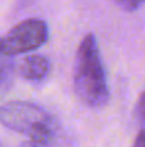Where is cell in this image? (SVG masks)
Wrapping results in <instances>:
<instances>
[{"label":"cell","mask_w":145,"mask_h":147,"mask_svg":"<svg viewBox=\"0 0 145 147\" xmlns=\"http://www.w3.org/2000/svg\"><path fill=\"white\" fill-rule=\"evenodd\" d=\"M74 92L83 104L91 109L104 107L110 98L105 69L101 60L98 42L88 33L80 42L74 63Z\"/></svg>","instance_id":"1"},{"label":"cell","mask_w":145,"mask_h":147,"mask_svg":"<svg viewBox=\"0 0 145 147\" xmlns=\"http://www.w3.org/2000/svg\"><path fill=\"white\" fill-rule=\"evenodd\" d=\"M0 124L24 134L31 142L47 146L55 133L54 120L47 111L34 103L23 100H13L0 106Z\"/></svg>","instance_id":"2"},{"label":"cell","mask_w":145,"mask_h":147,"mask_svg":"<svg viewBox=\"0 0 145 147\" xmlns=\"http://www.w3.org/2000/svg\"><path fill=\"white\" fill-rule=\"evenodd\" d=\"M48 39L47 23L41 19H27L17 23L3 39V53L13 57L39 49Z\"/></svg>","instance_id":"3"},{"label":"cell","mask_w":145,"mask_h":147,"mask_svg":"<svg viewBox=\"0 0 145 147\" xmlns=\"http://www.w3.org/2000/svg\"><path fill=\"white\" fill-rule=\"evenodd\" d=\"M50 67V61L46 56L31 54L27 56L20 64V76L30 82H40L48 76Z\"/></svg>","instance_id":"4"},{"label":"cell","mask_w":145,"mask_h":147,"mask_svg":"<svg viewBox=\"0 0 145 147\" xmlns=\"http://www.w3.org/2000/svg\"><path fill=\"white\" fill-rule=\"evenodd\" d=\"M14 82V61L10 56L0 51V98L11 89Z\"/></svg>","instance_id":"5"},{"label":"cell","mask_w":145,"mask_h":147,"mask_svg":"<svg viewBox=\"0 0 145 147\" xmlns=\"http://www.w3.org/2000/svg\"><path fill=\"white\" fill-rule=\"evenodd\" d=\"M120 9L125 10V11H135L142 6L144 0H112Z\"/></svg>","instance_id":"6"},{"label":"cell","mask_w":145,"mask_h":147,"mask_svg":"<svg viewBox=\"0 0 145 147\" xmlns=\"http://www.w3.org/2000/svg\"><path fill=\"white\" fill-rule=\"evenodd\" d=\"M137 110H138V116H137V119L142 123V120H144V96H142V93H141V94H140V97H138Z\"/></svg>","instance_id":"7"},{"label":"cell","mask_w":145,"mask_h":147,"mask_svg":"<svg viewBox=\"0 0 145 147\" xmlns=\"http://www.w3.org/2000/svg\"><path fill=\"white\" fill-rule=\"evenodd\" d=\"M132 147H145V139H144V130L141 129L140 131H138V134H137V139H135V142H134V144Z\"/></svg>","instance_id":"8"},{"label":"cell","mask_w":145,"mask_h":147,"mask_svg":"<svg viewBox=\"0 0 145 147\" xmlns=\"http://www.w3.org/2000/svg\"><path fill=\"white\" fill-rule=\"evenodd\" d=\"M19 147H48L47 144H41V143H36V142H31V140H26L23 142Z\"/></svg>","instance_id":"9"},{"label":"cell","mask_w":145,"mask_h":147,"mask_svg":"<svg viewBox=\"0 0 145 147\" xmlns=\"http://www.w3.org/2000/svg\"><path fill=\"white\" fill-rule=\"evenodd\" d=\"M0 51H3V42H1V39H0Z\"/></svg>","instance_id":"10"}]
</instances>
